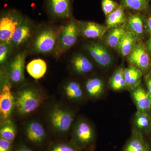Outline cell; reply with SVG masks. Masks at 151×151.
Listing matches in <instances>:
<instances>
[{
	"mask_svg": "<svg viewBox=\"0 0 151 151\" xmlns=\"http://www.w3.org/2000/svg\"><path fill=\"white\" fill-rule=\"evenodd\" d=\"M126 89L131 91L141 84L144 74L136 68L129 65L124 71Z\"/></svg>",
	"mask_w": 151,
	"mask_h": 151,
	"instance_id": "ffe728a7",
	"label": "cell"
},
{
	"mask_svg": "<svg viewBox=\"0 0 151 151\" xmlns=\"http://www.w3.org/2000/svg\"><path fill=\"white\" fill-rule=\"evenodd\" d=\"M145 45L151 59V37H149V39L145 43Z\"/></svg>",
	"mask_w": 151,
	"mask_h": 151,
	"instance_id": "8d00e7d4",
	"label": "cell"
},
{
	"mask_svg": "<svg viewBox=\"0 0 151 151\" xmlns=\"http://www.w3.org/2000/svg\"><path fill=\"white\" fill-rule=\"evenodd\" d=\"M15 126L12 121L7 120L2 125L0 130L1 138L12 142L16 136Z\"/></svg>",
	"mask_w": 151,
	"mask_h": 151,
	"instance_id": "f1b7e54d",
	"label": "cell"
},
{
	"mask_svg": "<svg viewBox=\"0 0 151 151\" xmlns=\"http://www.w3.org/2000/svg\"><path fill=\"white\" fill-rule=\"evenodd\" d=\"M12 142L11 141L1 138L0 139V151H11Z\"/></svg>",
	"mask_w": 151,
	"mask_h": 151,
	"instance_id": "836d02e7",
	"label": "cell"
},
{
	"mask_svg": "<svg viewBox=\"0 0 151 151\" xmlns=\"http://www.w3.org/2000/svg\"><path fill=\"white\" fill-rule=\"evenodd\" d=\"M73 0H45V6L49 15L56 19L72 17Z\"/></svg>",
	"mask_w": 151,
	"mask_h": 151,
	"instance_id": "9c48e42d",
	"label": "cell"
},
{
	"mask_svg": "<svg viewBox=\"0 0 151 151\" xmlns=\"http://www.w3.org/2000/svg\"><path fill=\"white\" fill-rule=\"evenodd\" d=\"M79 34L78 21L71 20L63 27L58 34L60 50L65 51L76 43Z\"/></svg>",
	"mask_w": 151,
	"mask_h": 151,
	"instance_id": "ba28073f",
	"label": "cell"
},
{
	"mask_svg": "<svg viewBox=\"0 0 151 151\" xmlns=\"http://www.w3.org/2000/svg\"><path fill=\"white\" fill-rule=\"evenodd\" d=\"M79 34L85 38L101 39L108 28L92 22L78 21Z\"/></svg>",
	"mask_w": 151,
	"mask_h": 151,
	"instance_id": "4fadbf2b",
	"label": "cell"
},
{
	"mask_svg": "<svg viewBox=\"0 0 151 151\" xmlns=\"http://www.w3.org/2000/svg\"><path fill=\"white\" fill-rule=\"evenodd\" d=\"M127 32L126 23L121 25L107 29L106 32L100 40L108 47L116 49Z\"/></svg>",
	"mask_w": 151,
	"mask_h": 151,
	"instance_id": "9a60e30c",
	"label": "cell"
},
{
	"mask_svg": "<svg viewBox=\"0 0 151 151\" xmlns=\"http://www.w3.org/2000/svg\"><path fill=\"white\" fill-rule=\"evenodd\" d=\"M15 151H34L24 144H20L18 145Z\"/></svg>",
	"mask_w": 151,
	"mask_h": 151,
	"instance_id": "d590c367",
	"label": "cell"
},
{
	"mask_svg": "<svg viewBox=\"0 0 151 151\" xmlns=\"http://www.w3.org/2000/svg\"><path fill=\"white\" fill-rule=\"evenodd\" d=\"M144 80L145 84L146 89L151 97V70L144 76Z\"/></svg>",
	"mask_w": 151,
	"mask_h": 151,
	"instance_id": "e575fe53",
	"label": "cell"
},
{
	"mask_svg": "<svg viewBox=\"0 0 151 151\" xmlns=\"http://www.w3.org/2000/svg\"><path fill=\"white\" fill-rule=\"evenodd\" d=\"M149 113H150V115H151V109L150 111V112H149Z\"/></svg>",
	"mask_w": 151,
	"mask_h": 151,
	"instance_id": "f35d334b",
	"label": "cell"
},
{
	"mask_svg": "<svg viewBox=\"0 0 151 151\" xmlns=\"http://www.w3.org/2000/svg\"><path fill=\"white\" fill-rule=\"evenodd\" d=\"M145 27L146 35H147L149 37H151V11L145 14Z\"/></svg>",
	"mask_w": 151,
	"mask_h": 151,
	"instance_id": "d6a6232c",
	"label": "cell"
},
{
	"mask_svg": "<svg viewBox=\"0 0 151 151\" xmlns=\"http://www.w3.org/2000/svg\"><path fill=\"white\" fill-rule=\"evenodd\" d=\"M24 18L15 10H9L2 13L0 19L1 43H11L14 32Z\"/></svg>",
	"mask_w": 151,
	"mask_h": 151,
	"instance_id": "3957f363",
	"label": "cell"
},
{
	"mask_svg": "<svg viewBox=\"0 0 151 151\" xmlns=\"http://www.w3.org/2000/svg\"><path fill=\"white\" fill-rule=\"evenodd\" d=\"M25 135L29 142L37 146L42 145L46 137V132L43 126L36 121L27 124L25 130Z\"/></svg>",
	"mask_w": 151,
	"mask_h": 151,
	"instance_id": "2e32d148",
	"label": "cell"
},
{
	"mask_svg": "<svg viewBox=\"0 0 151 151\" xmlns=\"http://www.w3.org/2000/svg\"><path fill=\"white\" fill-rule=\"evenodd\" d=\"M85 90L88 96L97 98L103 94L105 89V83L101 78L93 77L89 78L85 83Z\"/></svg>",
	"mask_w": 151,
	"mask_h": 151,
	"instance_id": "d4e9b609",
	"label": "cell"
},
{
	"mask_svg": "<svg viewBox=\"0 0 151 151\" xmlns=\"http://www.w3.org/2000/svg\"><path fill=\"white\" fill-rule=\"evenodd\" d=\"M74 114L71 111L56 107L50 111L49 120L55 131L60 134H65L70 130L74 121Z\"/></svg>",
	"mask_w": 151,
	"mask_h": 151,
	"instance_id": "5b68a950",
	"label": "cell"
},
{
	"mask_svg": "<svg viewBox=\"0 0 151 151\" xmlns=\"http://www.w3.org/2000/svg\"><path fill=\"white\" fill-rule=\"evenodd\" d=\"M71 142L81 151L94 150L96 147V134L92 124L86 119L78 120L73 127Z\"/></svg>",
	"mask_w": 151,
	"mask_h": 151,
	"instance_id": "6da1fadb",
	"label": "cell"
},
{
	"mask_svg": "<svg viewBox=\"0 0 151 151\" xmlns=\"http://www.w3.org/2000/svg\"><path fill=\"white\" fill-rule=\"evenodd\" d=\"M138 42L134 35L127 30L116 50L122 56L127 58L134 50Z\"/></svg>",
	"mask_w": 151,
	"mask_h": 151,
	"instance_id": "44dd1931",
	"label": "cell"
},
{
	"mask_svg": "<svg viewBox=\"0 0 151 151\" xmlns=\"http://www.w3.org/2000/svg\"><path fill=\"white\" fill-rule=\"evenodd\" d=\"M130 92L137 111L149 113L151 109V97L142 83Z\"/></svg>",
	"mask_w": 151,
	"mask_h": 151,
	"instance_id": "7c38bea8",
	"label": "cell"
},
{
	"mask_svg": "<svg viewBox=\"0 0 151 151\" xmlns=\"http://www.w3.org/2000/svg\"><path fill=\"white\" fill-rule=\"evenodd\" d=\"M119 4L113 0H102L101 6L105 17L113 12L119 6Z\"/></svg>",
	"mask_w": 151,
	"mask_h": 151,
	"instance_id": "4dcf8cb0",
	"label": "cell"
},
{
	"mask_svg": "<svg viewBox=\"0 0 151 151\" xmlns=\"http://www.w3.org/2000/svg\"><path fill=\"white\" fill-rule=\"evenodd\" d=\"M122 151H151L148 142L137 130L132 129V134Z\"/></svg>",
	"mask_w": 151,
	"mask_h": 151,
	"instance_id": "ac0fdd59",
	"label": "cell"
},
{
	"mask_svg": "<svg viewBox=\"0 0 151 151\" xmlns=\"http://www.w3.org/2000/svg\"><path fill=\"white\" fill-rule=\"evenodd\" d=\"M86 51L100 67L107 68L113 64V59L108 47L103 42L92 41L85 47Z\"/></svg>",
	"mask_w": 151,
	"mask_h": 151,
	"instance_id": "52a82bcc",
	"label": "cell"
},
{
	"mask_svg": "<svg viewBox=\"0 0 151 151\" xmlns=\"http://www.w3.org/2000/svg\"><path fill=\"white\" fill-rule=\"evenodd\" d=\"M12 45L11 43L0 44V63L4 64L7 60L11 52Z\"/></svg>",
	"mask_w": 151,
	"mask_h": 151,
	"instance_id": "1f68e13d",
	"label": "cell"
},
{
	"mask_svg": "<svg viewBox=\"0 0 151 151\" xmlns=\"http://www.w3.org/2000/svg\"><path fill=\"white\" fill-rule=\"evenodd\" d=\"M149 146H150V150L151 151V139H150V142H148Z\"/></svg>",
	"mask_w": 151,
	"mask_h": 151,
	"instance_id": "74e56055",
	"label": "cell"
},
{
	"mask_svg": "<svg viewBox=\"0 0 151 151\" xmlns=\"http://www.w3.org/2000/svg\"><path fill=\"white\" fill-rule=\"evenodd\" d=\"M11 89L10 85L6 83L3 86L0 94V112L2 118L4 120L9 119L15 104Z\"/></svg>",
	"mask_w": 151,
	"mask_h": 151,
	"instance_id": "5bb4252c",
	"label": "cell"
},
{
	"mask_svg": "<svg viewBox=\"0 0 151 151\" xmlns=\"http://www.w3.org/2000/svg\"><path fill=\"white\" fill-rule=\"evenodd\" d=\"M32 31V24L29 20L27 18H24L14 32L11 44L17 47L23 44L30 37Z\"/></svg>",
	"mask_w": 151,
	"mask_h": 151,
	"instance_id": "e0dca14e",
	"label": "cell"
},
{
	"mask_svg": "<svg viewBox=\"0 0 151 151\" xmlns=\"http://www.w3.org/2000/svg\"><path fill=\"white\" fill-rule=\"evenodd\" d=\"M15 101L19 113L26 115L32 113L40 106L43 97L37 90L28 87L18 92Z\"/></svg>",
	"mask_w": 151,
	"mask_h": 151,
	"instance_id": "7a4b0ae2",
	"label": "cell"
},
{
	"mask_svg": "<svg viewBox=\"0 0 151 151\" xmlns=\"http://www.w3.org/2000/svg\"><path fill=\"white\" fill-rule=\"evenodd\" d=\"M72 142L54 143L50 146L47 151H81Z\"/></svg>",
	"mask_w": 151,
	"mask_h": 151,
	"instance_id": "f546056e",
	"label": "cell"
},
{
	"mask_svg": "<svg viewBox=\"0 0 151 151\" xmlns=\"http://www.w3.org/2000/svg\"><path fill=\"white\" fill-rule=\"evenodd\" d=\"M26 57V51L21 52L14 56L9 64V78L14 83L18 84L24 80Z\"/></svg>",
	"mask_w": 151,
	"mask_h": 151,
	"instance_id": "30bf717a",
	"label": "cell"
},
{
	"mask_svg": "<svg viewBox=\"0 0 151 151\" xmlns=\"http://www.w3.org/2000/svg\"><path fill=\"white\" fill-rule=\"evenodd\" d=\"M64 91L66 97L70 100H80L84 95L80 84L75 81L68 82L64 86Z\"/></svg>",
	"mask_w": 151,
	"mask_h": 151,
	"instance_id": "83f0119b",
	"label": "cell"
},
{
	"mask_svg": "<svg viewBox=\"0 0 151 151\" xmlns=\"http://www.w3.org/2000/svg\"><path fill=\"white\" fill-rule=\"evenodd\" d=\"M47 69L46 63L42 59L33 60L26 66L27 71L32 77L35 79L42 78Z\"/></svg>",
	"mask_w": 151,
	"mask_h": 151,
	"instance_id": "484cf974",
	"label": "cell"
},
{
	"mask_svg": "<svg viewBox=\"0 0 151 151\" xmlns=\"http://www.w3.org/2000/svg\"><path fill=\"white\" fill-rule=\"evenodd\" d=\"M127 59L129 65L140 70L144 76L151 70V59L142 41L138 42L134 50Z\"/></svg>",
	"mask_w": 151,
	"mask_h": 151,
	"instance_id": "277c9868",
	"label": "cell"
},
{
	"mask_svg": "<svg viewBox=\"0 0 151 151\" xmlns=\"http://www.w3.org/2000/svg\"><path fill=\"white\" fill-rule=\"evenodd\" d=\"M71 63L74 70L79 74L90 73L94 68L91 61L82 54L76 55L71 59Z\"/></svg>",
	"mask_w": 151,
	"mask_h": 151,
	"instance_id": "cb8c5ba5",
	"label": "cell"
},
{
	"mask_svg": "<svg viewBox=\"0 0 151 151\" xmlns=\"http://www.w3.org/2000/svg\"><path fill=\"white\" fill-rule=\"evenodd\" d=\"M58 35L51 28H47L38 34L33 42L34 49L42 54L50 53L56 47Z\"/></svg>",
	"mask_w": 151,
	"mask_h": 151,
	"instance_id": "8992f818",
	"label": "cell"
},
{
	"mask_svg": "<svg viewBox=\"0 0 151 151\" xmlns=\"http://www.w3.org/2000/svg\"><path fill=\"white\" fill-rule=\"evenodd\" d=\"M133 129L137 130L144 136L151 133V115L149 112L137 111L133 119Z\"/></svg>",
	"mask_w": 151,
	"mask_h": 151,
	"instance_id": "d6986e66",
	"label": "cell"
},
{
	"mask_svg": "<svg viewBox=\"0 0 151 151\" xmlns=\"http://www.w3.org/2000/svg\"></svg>",
	"mask_w": 151,
	"mask_h": 151,
	"instance_id": "ab89813d",
	"label": "cell"
},
{
	"mask_svg": "<svg viewBox=\"0 0 151 151\" xmlns=\"http://www.w3.org/2000/svg\"><path fill=\"white\" fill-rule=\"evenodd\" d=\"M127 14V30L132 32L138 41H142L146 35L144 21L145 14L130 12Z\"/></svg>",
	"mask_w": 151,
	"mask_h": 151,
	"instance_id": "8fae6325",
	"label": "cell"
},
{
	"mask_svg": "<svg viewBox=\"0 0 151 151\" xmlns=\"http://www.w3.org/2000/svg\"><path fill=\"white\" fill-rule=\"evenodd\" d=\"M124 6L119 4L118 8L106 17V26L108 28L115 27L126 23L127 14Z\"/></svg>",
	"mask_w": 151,
	"mask_h": 151,
	"instance_id": "7402d4cb",
	"label": "cell"
},
{
	"mask_svg": "<svg viewBox=\"0 0 151 151\" xmlns=\"http://www.w3.org/2000/svg\"><path fill=\"white\" fill-rule=\"evenodd\" d=\"M126 10L146 14L151 11V0H119Z\"/></svg>",
	"mask_w": 151,
	"mask_h": 151,
	"instance_id": "603a6c76",
	"label": "cell"
},
{
	"mask_svg": "<svg viewBox=\"0 0 151 151\" xmlns=\"http://www.w3.org/2000/svg\"><path fill=\"white\" fill-rule=\"evenodd\" d=\"M125 68L119 67L116 68L110 77L109 85L113 91H121L126 89L124 71Z\"/></svg>",
	"mask_w": 151,
	"mask_h": 151,
	"instance_id": "4316f807",
	"label": "cell"
}]
</instances>
